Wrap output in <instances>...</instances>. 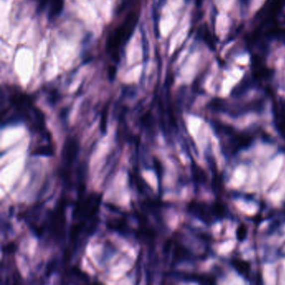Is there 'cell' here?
<instances>
[{
	"mask_svg": "<svg viewBox=\"0 0 285 285\" xmlns=\"http://www.w3.org/2000/svg\"><path fill=\"white\" fill-rule=\"evenodd\" d=\"M63 6L64 0H40L39 8L46 11L48 18L54 19L60 15Z\"/></svg>",
	"mask_w": 285,
	"mask_h": 285,
	"instance_id": "277c9868",
	"label": "cell"
},
{
	"mask_svg": "<svg viewBox=\"0 0 285 285\" xmlns=\"http://www.w3.org/2000/svg\"><path fill=\"white\" fill-rule=\"evenodd\" d=\"M247 234H248V228L246 225L241 223L240 225L238 226L236 231V236H237V239L239 242H243L245 238H246Z\"/></svg>",
	"mask_w": 285,
	"mask_h": 285,
	"instance_id": "ba28073f",
	"label": "cell"
},
{
	"mask_svg": "<svg viewBox=\"0 0 285 285\" xmlns=\"http://www.w3.org/2000/svg\"><path fill=\"white\" fill-rule=\"evenodd\" d=\"M275 120L278 130L285 137V107L279 103L275 105Z\"/></svg>",
	"mask_w": 285,
	"mask_h": 285,
	"instance_id": "5b68a950",
	"label": "cell"
},
{
	"mask_svg": "<svg viewBox=\"0 0 285 285\" xmlns=\"http://www.w3.org/2000/svg\"><path fill=\"white\" fill-rule=\"evenodd\" d=\"M138 19V8H132L121 23L108 35L105 50L113 62L119 63L124 49L136 29Z\"/></svg>",
	"mask_w": 285,
	"mask_h": 285,
	"instance_id": "6da1fadb",
	"label": "cell"
},
{
	"mask_svg": "<svg viewBox=\"0 0 285 285\" xmlns=\"http://www.w3.org/2000/svg\"><path fill=\"white\" fill-rule=\"evenodd\" d=\"M192 172H193V177L197 183H202L206 182L207 177H206L204 171L199 168L198 166H194Z\"/></svg>",
	"mask_w": 285,
	"mask_h": 285,
	"instance_id": "52a82bcc",
	"label": "cell"
},
{
	"mask_svg": "<svg viewBox=\"0 0 285 285\" xmlns=\"http://www.w3.org/2000/svg\"><path fill=\"white\" fill-rule=\"evenodd\" d=\"M217 127V133L222 140V152L227 156H233L238 151L246 148L254 140L249 134L238 132L232 126L221 124Z\"/></svg>",
	"mask_w": 285,
	"mask_h": 285,
	"instance_id": "7a4b0ae2",
	"label": "cell"
},
{
	"mask_svg": "<svg viewBox=\"0 0 285 285\" xmlns=\"http://www.w3.org/2000/svg\"><path fill=\"white\" fill-rule=\"evenodd\" d=\"M233 267L243 277H248L250 272V264L243 259H235L232 260Z\"/></svg>",
	"mask_w": 285,
	"mask_h": 285,
	"instance_id": "8992f818",
	"label": "cell"
},
{
	"mask_svg": "<svg viewBox=\"0 0 285 285\" xmlns=\"http://www.w3.org/2000/svg\"><path fill=\"white\" fill-rule=\"evenodd\" d=\"M189 212L196 216L202 222L211 224L217 218H222L224 216V207L218 202L213 204H207L203 201H191L189 204Z\"/></svg>",
	"mask_w": 285,
	"mask_h": 285,
	"instance_id": "3957f363",
	"label": "cell"
}]
</instances>
